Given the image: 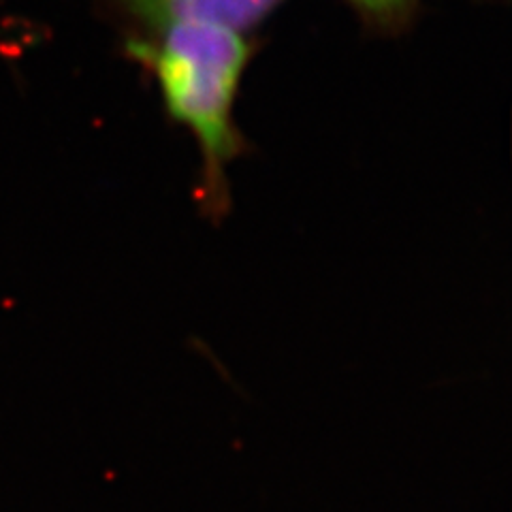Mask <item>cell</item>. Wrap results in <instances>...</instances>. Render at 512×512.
Wrapping results in <instances>:
<instances>
[{
    "instance_id": "obj_1",
    "label": "cell",
    "mask_w": 512,
    "mask_h": 512,
    "mask_svg": "<svg viewBox=\"0 0 512 512\" xmlns=\"http://www.w3.org/2000/svg\"><path fill=\"white\" fill-rule=\"evenodd\" d=\"M128 52L152 71L167 116L195 137L203 160L199 205L220 220L229 207L227 169L244 152L233 109L250 41L233 28L178 22L156 30L154 39H133Z\"/></svg>"
},
{
    "instance_id": "obj_2",
    "label": "cell",
    "mask_w": 512,
    "mask_h": 512,
    "mask_svg": "<svg viewBox=\"0 0 512 512\" xmlns=\"http://www.w3.org/2000/svg\"><path fill=\"white\" fill-rule=\"evenodd\" d=\"M282 0H122L126 13L150 35L178 22L216 24L244 32L261 24Z\"/></svg>"
},
{
    "instance_id": "obj_3",
    "label": "cell",
    "mask_w": 512,
    "mask_h": 512,
    "mask_svg": "<svg viewBox=\"0 0 512 512\" xmlns=\"http://www.w3.org/2000/svg\"><path fill=\"white\" fill-rule=\"evenodd\" d=\"M348 3L355 5L363 18L372 20L376 26L393 28L408 18L414 0H348Z\"/></svg>"
}]
</instances>
